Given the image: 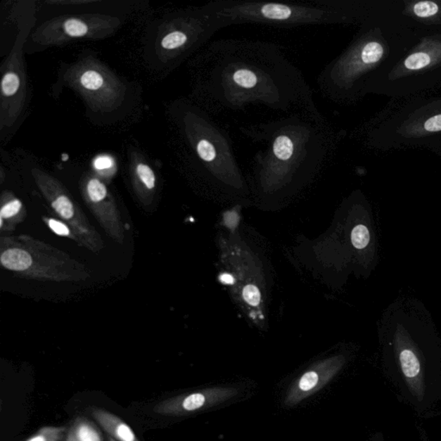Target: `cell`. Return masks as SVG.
I'll list each match as a JSON object with an SVG mask.
<instances>
[{
  "label": "cell",
  "instance_id": "6da1fadb",
  "mask_svg": "<svg viewBox=\"0 0 441 441\" xmlns=\"http://www.w3.org/2000/svg\"><path fill=\"white\" fill-rule=\"evenodd\" d=\"M195 69V93L214 108L237 111L262 105L321 120L308 82L278 45L216 41L199 56Z\"/></svg>",
  "mask_w": 441,
  "mask_h": 441
},
{
  "label": "cell",
  "instance_id": "7a4b0ae2",
  "mask_svg": "<svg viewBox=\"0 0 441 441\" xmlns=\"http://www.w3.org/2000/svg\"><path fill=\"white\" fill-rule=\"evenodd\" d=\"M321 120L302 114L241 128V132L264 148L256 153V174L264 185L283 186L308 176L325 162L328 139Z\"/></svg>",
  "mask_w": 441,
  "mask_h": 441
},
{
  "label": "cell",
  "instance_id": "3957f363",
  "mask_svg": "<svg viewBox=\"0 0 441 441\" xmlns=\"http://www.w3.org/2000/svg\"><path fill=\"white\" fill-rule=\"evenodd\" d=\"M65 88L79 96L87 116L96 124H110L124 117L134 101L132 85L91 51L61 64L53 95L56 97Z\"/></svg>",
  "mask_w": 441,
  "mask_h": 441
},
{
  "label": "cell",
  "instance_id": "277c9868",
  "mask_svg": "<svg viewBox=\"0 0 441 441\" xmlns=\"http://www.w3.org/2000/svg\"><path fill=\"white\" fill-rule=\"evenodd\" d=\"M416 333L409 324L395 325L385 347V365L402 396L424 412L441 399V354Z\"/></svg>",
  "mask_w": 441,
  "mask_h": 441
},
{
  "label": "cell",
  "instance_id": "5b68a950",
  "mask_svg": "<svg viewBox=\"0 0 441 441\" xmlns=\"http://www.w3.org/2000/svg\"><path fill=\"white\" fill-rule=\"evenodd\" d=\"M220 30L205 5L164 15L146 34L145 63L155 72L174 71Z\"/></svg>",
  "mask_w": 441,
  "mask_h": 441
},
{
  "label": "cell",
  "instance_id": "8992f818",
  "mask_svg": "<svg viewBox=\"0 0 441 441\" xmlns=\"http://www.w3.org/2000/svg\"><path fill=\"white\" fill-rule=\"evenodd\" d=\"M205 6L221 29L229 26L259 24L281 28L343 24L351 18L344 11L318 0L308 2H270L260 0H214Z\"/></svg>",
  "mask_w": 441,
  "mask_h": 441
},
{
  "label": "cell",
  "instance_id": "52a82bcc",
  "mask_svg": "<svg viewBox=\"0 0 441 441\" xmlns=\"http://www.w3.org/2000/svg\"><path fill=\"white\" fill-rule=\"evenodd\" d=\"M172 110L197 162L214 178L241 185V171L228 133L204 109L193 103L177 102Z\"/></svg>",
  "mask_w": 441,
  "mask_h": 441
},
{
  "label": "cell",
  "instance_id": "ba28073f",
  "mask_svg": "<svg viewBox=\"0 0 441 441\" xmlns=\"http://www.w3.org/2000/svg\"><path fill=\"white\" fill-rule=\"evenodd\" d=\"M21 4L16 19L17 36L0 67V141L3 144L8 143L20 127L30 106V90L25 51L36 24V6L34 1Z\"/></svg>",
  "mask_w": 441,
  "mask_h": 441
},
{
  "label": "cell",
  "instance_id": "9c48e42d",
  "mask_svg": "<svg viewBox=\"0 0 441 441\" xmlns=\"http://www.w3.org/2000/svg\"><path fill=\"white\" fill-rule=\"evenodd\" d=\"M124 18L106 13H75L53 17L37 26L28 41L39 51L82 40H103L124 25Z\"/></svg>",
  "mask_w": 441,
  "mask_h": 441
},
{
  "label": "cell",
  "instance_id": "30bf717a",
  "mask_svg": "<svg viewBox=\"0 0 441 441\" xmlns=\"http://www.w3.org/2000/svg\"><path fill=\"white\" fill-rule=\"evenodd\" d=\"M214 391H199L191 394L165 399L153 408V412L160 416H182L198 411L212 404Z\"/></svg>",
  "mask_w": 441,
  "mask_h": 441
},
{
  "label": "cell",
  "instance_id": "8fae6325",
  "mask_svg": "<svg viewBox=\"0 0 441 441\" xmlns=\"http://www.w3.org/2000/svg\"><path fill=\"white\" fill-rule=\"evenodd\" d=\"M89 411L95 423L110 438L116 441H141L132 427L115 414L98 407H91Z\"/></svg>",
  "mask_w": 441,
  "mask_h": 441
},
{
  "label": "cell",
  "instance_id": "7c38bea8",
  "mask_svg": "<svg viewBox=\"0 0 441 441\" xmlns=\"http://www.w3.org/2000/svg\"><path fill=\"white\" fill-rule=\"evenodd\" d=\"M63 441H106L105 437L94 421L84 416L72 421Z\"/></svg>",
  "mask_w": 441,
  "mask_h": 441
},
{
  "label": "cell",
  "instance_id": "4fadbf2b",
  "mask_svg": "<svg viewBox=\"0 0 441 441\" xmlns=\"http://www.w3.org/2000/svg\"><path fill=\"white\" fill-rule=\"evenodd\" d=\"M1 263L9 270L25 271L32 266V258L28 253L21 249L13 248L3 253Z\"/></svg>",
  "mask_w": 441,
  "mask_h": 441
},
{
  "label": "cell",
  "instance_id": "5bb4252c",
  "mask_svg": "<svg viewBox=\"0 0 441 441\" xmlns=\"http://www.w3.org/2000/svg\"><path fill=\"white\" fill-rule=\"evenodd\" d=\"M67 431L66 426H45L21 441H63Z\"/></svg>",
  "mask_w": 441,
  "mask_h": 441
},
{
  "label": "cell",
  "instance_id": "9a60e30c",
  "mask_svg": "<svg viewBox=\"0 0 441 441\" xmlns=\"http://www.w3.org/2000/svg\"><path fill=\"white\" fill-rule=\"evenodd\" d=\"M351 240L352 246L358 250H363L369 246L371 243V233L366 225L359 224L352 229Z\"/></svg>",
  "mask_w": 441,
  "mask_h": 441
},
{
  "label": "cell",
  "instance_id": "2e32d148",
  "mask_svg": "<svg viewBox=\"0 0 441 441\" xmlns=\"http://www.w3.org/2000/svg\"><path fill=\"white\" fill-rule=\"evenodd\" d=\"M430 56L426 53H416L409 56L407 59L405 60V67L410 70H418V69L424 68L430 63Z\"/></svg>",
  "mask_w": 441,
  "mask_h": 441
},
{
  "label": "cell",
  "instance_id": "e0dca14e",
  "mask_svg": "<svg viewBox=\"0 0 441 441\" xmlns=\"http://www.w3.org/2000/svg\"><path fill=\"white\" fill-rule=\"evenodd\" d=\"M439 7L432 1H423L417 3L414 6V11L416 16L420 18H428L438 13Z\"/></svg>",
  "mask_w": 441,
  "mask_h": 441
},
{
  "label": "cell",
  "instance_id": "ac0fdd59",
  "mask_svg": "<svg viewBox=\"0 0 441 441\" xmlns=\"http://www.w3.org/2000/svg\"><path fill=\"white\" fill-rule=\"evenodd\" d=\"M243 298L249 305L257 306L260 305V290L255 286L248 285L243 289Z\"/></svg>",
  "mask_w": 441,
  "mask_h": 441
},
{
  "label": "cell",
  "instance_id": "d6986e66",
  "mask_svg": "<svg viewBox=\"0 0 441 441\" xmlns=\"http://www.w3.org/2000/svg\"><path fill=\"white\" fill-rule=\"evenodd\" d=\"M22 207V203L18 199H13L5 205L1 209V218H10L18 214Z\"/></svg>",
  "mask_w": 441,
  "mask_h": 441
},
{
  "label": "cell",
  "instance_id": "ffe728a7",
  "mask_svg": "<svg viewBox=\"0 0 441 441\" xmlns=\"http://www.w3.org/2000/svg\"><path fill=\"white\" fill-rule=\"evenodd\" d=\"M424 128L429 132H441V115L429 118L425 122Z\"/></svg>",
  "mask_w": 441,
  "mask_h": 441
},
{
  "label": "cell",
  "instance_id": "44dd1931",
  "mask_svg": "<svg viewBox=\"0 0 441 441\" xmlns=\"http://www.w3.org/2000/svg\"><path fill=\"white\" fill-rule=\"evenodd\" d=\"M49 225L53 231L57 234V235L63 236L69 235V229L66 225L63 224V222L51 219L49 221Z\"/></svg>",
  "mask_w": 441,
  "mask_h": 441
},
{
  "label": "cell",
  "instance_id": "7402d4cb",
  "mask_svg": "<svg viewBox=\"0 0 441 441\" xmlns=\"http://www.w3.org/2000/svg\"><path fill=\"white\" fill-rule=\"evenodd\" d=\"M111 163L110 162L109 159H99L98 160V162H96V167L98 170H106V168L110 167Z\"/></svg>",
  "mask_w": 441,
  "mask_h": 441
},
{
  "label": "cell",
  "instance_id": "603a6c76",
  "mask_svg": "<svg viewBox=\"0 0 441 441\" xmlns=\"http://www.w3.org/2000/svg\"><path fill=\"white\" fill-rule=\"evenodd\" d=\"M220 280L222 283H226V285H232L234 283V278L232 276L227 274L221 275Z\"/></svg>",
  "mask_w": 441,
  "mask_h": 441
},
{
  "label": "cell",
  "instance_id": "cb8c5ba5",
  "mask_svg": "<svg viewBox=\"0 0 441 441\" xmlns=\"http://www.w3.org/2000/svg\"><path fill=\"white\" fill-rule=\"evenodd\" d=\"M107 441H116V440H113V438H110V437L108 436V439H107Z\"/></svg>",
  "mask_w": 441,
  "mask_h": 441
}]
</instances>
